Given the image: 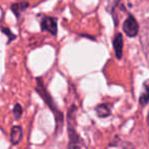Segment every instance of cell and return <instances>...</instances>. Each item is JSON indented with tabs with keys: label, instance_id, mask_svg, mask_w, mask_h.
Wrapping results in <instances>:
<instances>
[{
	"label": "cell",
	"instance_id": "obj_4",
	"mask_svg": "<svg viewBox=\"0 0 149 149\" xmlns=\"http://www.w3.org/2000/svg\"><path fill=\"white\" fill-rule=\"evenodd\" d=\"M141 44H142L143 51L149 59V19H147L143 24L142 31H141Z\"/></svg>",
	"mask_w": 149,
	"mask_h": 149
},
{
	"label": "cell",
	"instance_id": "obj_1",
	"mask_svg": "<svg viewBox=\"0 0 149 149\" xmlns=\"http://www.w3.org/2000/svg\"><path fill=\"white\" fill-rule=\"evenodd\" d=\"M77 107L72 105L68 113V136H70V143H68V149H87L85 142L82 140L81 137L78 135L74 129V113H76Z\"/></svg>",
	"mask_w": 149,
	"mask_h": 149
},
{
	"label": "cell",
	"instance_id": "obj_7",
	"mask_svg": "<svg viewBox=\"0 0 149 149\" xmlns=\"http://www.w3.org/2000/svg\"><path fill=\"white\" fill-rule=\"evenodd\" d=\"M23 138V129L19 126H13L10 132V140L13 145H17Z\"/></svg>",
	"mask_w": 149,
	"mask_h": 149
},
{
	"label": "cell",
	"instance_id": "obj_6",
	"mask_svg": "<svg viewBox=\"0 0 149 149\" xmlns=\"http://www.w3.org/2000/svg\"><path fill=\"white\" fill-rule=\"evenodd\" d=\"M113 48L116 52V56L120 59L123 56V48H124V40L120 33H118L113 39Z\"/></svg>",
	"mask_w": 149,
	"mask_h": 149
},
{
	"label": "cell",
	"instance_id": "obj_2",
	"mask_svg": "<svg viewBox=\"0 0 149 149\" xmlns=\"http://www.w3.org/2000/svg\"><path fill=\"white\" fill-rule=\"evenodd\" d=\"M38 82V86H37V91L39 92V94L41 95V97L44 99V101L47 103V105L51 108V110L54 112V116H55V120H56V124H57V127L61 129L62 127V122H63V118H62V113L60 111L57 110V107L55 106L53 102V99L51 98V96L48 94V92L46 91L45 87L43 86V84L41 83V80L38 79L37 80Z\"/></svg>",
	"mask_w": 149,
	"mask_h": 149
},
{
	"label": "cell",
	"instance_id": "obj_12",
	"mask_svg": "<svg viewBox=\"0 0 149 149\" xmlns=\"http://www.w3.org/2000/svg\"><path fill=\"white\" fill-rule=\"evenodd\" d=\"M2 32L5 34V35L8 36V42L13 41V39H15V35L11 33V31L8 29V28H2Z\"/></svg>",
	"mask_w": 149,
	"mask_h": 149
},
{
	"label": "cell",
	"instance_id": "obj_9",
	"mask_svg": "<svg viewBox=\"0 0 149 149\" xmlns=\"http://www.w3.org/2000/svg\"><path fill=\"white\" fill-rule=\"evenodd\" d=\"M28 6H29V3H28L27 1H21V2L13 3V4L11 5L10 9H11V11L15 13V17H19L22 15V13H23L25 9H27Z\"/></svg>",
	"mask_w": 149,
	"mask_h": 149
},
{
	"label": "cell",
	"instance_id": "obj_3",
	"mask_svg": "<svg viewBox=\"0 0 149 149\" xmlns=\"http://www.w3.org/2000/svg\"><path fill=\"white\" fill-rule=\"evenodd\" d=\"M139 29H140V27H139L137 19L133 15H130L127 17L126 21L124 22V25H123V30H124L125 34L130 38L135 37V36L138 35Z\"/></svg>",
	"mask_w": 149,
	"mask_h": 149
},
{
	"label": "cell",
	"instance_id": "obj_8",
	"mask_svg": "<svg viewBox=\"0 0 149 149\" xmlns=\"http://www.w3.org/2000/svg\"><path fill=\"white\" fill-rule=\"evenodd\" d=\"M139 102L142 106H145L149 102V79L146 80L143 84L142 92H141Z\"/></svg>",
	"mask_w": 149,
	"mask_h": 149
},
{
	"label": "cell",
	"instance_id": "obj_5",
	"mask_svg": "<svg viewBox=\"0 0 149 149\" xmlns=\"http://www.w3.org/2000/svg\"><path fill=\"white\" fill-rule=\"evenodd\" d=\"M41 29L42 31H46L52 35L57 34V22L56 19L50 17H44L41 21Z\"/></svg>",
	"mask_w": 149,
	"mask_h": 149
},
{
	"label": "cell",
	"instance_id": "obj_10",
	"mask_svg": "<svg viewBox=\"0 0 149 149\" xmlns=\"http://www.w3.org/2000/svg\"><path fill=\"white\" fill-rule=\"evenodd\" d=\"M95 112L99 118H107L110 116L111 111H110V108L107 104H99L97 107L95 108Z\"/></svg>",
	"mask_w": 149,
	"mask_h": 149
},
{
	"label": "cell",
	"instance_id": "obj_11",
	"mask_svg": "<svg viewBox=\"0 0 149 149\" xmlns=\"http://www.w3.org/2000/svg\"><path fill=\"white\" fill-rule=\"evenodd\" d=\"M13 114H15V120H19L23 114V108H22L21 104H15L13 107Z\"/></svg>",
	"mask_w": 149,
	"mask_h": 149
}]
</instances>
